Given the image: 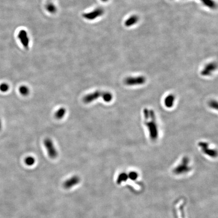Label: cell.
<instances>
[{
	"instance_id": "obj_1",
	"label": "cell",
	"mask_w": 218,
	"mask_h": 218,
	"mask_svg": "<svg viewBox=\"0 0 218 218\" xmlns=\"http://www.w3.org/2000/svg\"><path fill=\"white\" fill-rule=\"evenodd\" d=\"M143 115L144 119H150L149 122H145V125L148 129L150 139L156 140L158 136V130L155 112L151 110H149L145 108L143 110Z\"/></svg>"
},
{
	"instance_id": "obj_2",
	"label": "cell",
	"mask_w": 218,
	"mask_h": 218,
	"mask_svg": "<svg viewBox=\"0 0 218 218\" xmlns=\"http://www.w3.org/2000/svg\"><path fill=\"white\" fill-rule=\"evenodd\" d=\"M99 98H102L105 102L109 103L112 100L113 95L108 91L97 90L84 96L83 101L85 104H90Z\"/></svg>"
},
{
	"instance_id": "obj_3",
	"label": "cell",
	"mask_w": 218,
	"mask_h": 218,
	"mask_svg": "<svg viewBox=\"0 0 218 218\" xmlns=\"http://www.w3.org/2000/svg\"><path fill=\"white\" fill-rule=\"evenodd\" d=\"M44 143L49 156L53 159L57 158L58 155V152L54 146L53 141L50 138H46L44 140Z\"/></svg>"
},
{
	"instance_id": "obj_4",
	"label": "cell",
	"mask_w": 218,
	"mask_h": 218,
	"mask_svg": "<svg viewBox=\"0 0 218 218\" xmlns=\"http://www.w3.org/2000/svg\"><path fill=\"white\" fill-rule=\"evenodd\" d=\"M146 82V78L143 76H139L136 77H129L125 79V84L129 85H139L144 84Z\"/></svg>"
},
{
	"instance_id": "obj_5",
	"label": "cell",
	"mask_w": 218,
	"mask_h": 218,
	"mask_svg": "<svg viewBox=\"0 0 218 218\" xmlns=\"http://www.w3.org/2000/svg\"><path fill=\"white\" fill-rule=\"evenodd\" d=\"M199 146L201 148L202 150L205 155L211 157L212 158L216 157L217 156V150L209 149V145L208 143L206 142H202L198 143Z\"/></svg>"
},
{
	"instance_id": "obj_6",
	"label": "cell",
	"mask_w": 218,
	"mask_h": 218,
	"mask_svg": "<svg viewBox=\"0 0 218 218\" xmlns=\"http://www.w3.org/2000/svg\"><path fill=\"white\" fill-rule=\"evenodd\" d=\"M80 181L79 177L74 176L65 181L63 183V187L65 189H70L78 184Z\"/></svg>"
},
{
	"instance_id": "obj_7",
	"label": "cell",
	"mask_w": 218,
	"mask_h": 218,
	"mask_svg": "<svg viewBox=\"0 0 218 218\" xmlns=\"http://www.w3.org/2000/svg\"><path fill=\"white\" fill-rule=\"evenodd\" d=\"M217 69V64L215 63H211L207 64L201 71V75L203 76L211 75Z\"/></svg>"
},
{
	"instance_id": "obj_8",
	"label": "cell",
	"mask_w": 218,
	"mask_h": 218,
	"mask_svg": "<svg viewBox=\"0 0 218 218\" xmlns=\"http://www.w3.org/2000/svg\"><path fill=\"white\" fill-rule=\"evenodd\" d=\"M175 97L173 95H169L164 99V104L167 108H172L174 105Z\"/></svg>"
},
{
	"instance_id": "obj_9",
	"label": "cell",
	"mask_w": 218,
	"mask_h": 218,
	"mask_svg": "<svg viewBox=\"0 0 218 218\" xmlns=\"http://www.w3.org/2000/svg\"><path fill=\"white\" fill-rule=\"evenodd\" d=\"M138 20V17L136 16V15H133V16H131L130 18H129L126 20V21L125 22V25L126 26H131L133 25H134V24H135L137 22Z\"/></svg>"
},
{
	"instance_id": "obj_10",
	"label": "cell",
	"mask_w": 218,
	"mask_h": 218,
	"mask_svg": "<svg viewBox=\"0 0 218 218\" xmlns=\"http://www.w3.org/2000/svg\"><path fill=\"white\" fill-rule=\"evenodd\" d=\"M66 109L64 108H61L55 114V117L58 120L62 119L66 114Z\"/></svg>"
},
{
	"instance_id": "obj_11",
	"label": "cell",
	"mask_w": 218,
	"mask_h": 218,
	"mask_svg": "<svg viewBox=\"0 0 218 218\" xmlns=\"http://www.w3.org/2000/svg\"><path fill=\"white\" fill-rule=\"evenodd\" d=\"M200 1L205 6L210 8L212 9H215L217 7L216 2L214 1L213 0H200Z\"/></svg>"
},
{
	"instance_id": "obj_12",
	"label": "cell",
	"mask_w": 218,
	"mask_h": 218,
	"mask_svg": "<svg viewBox=\"0 0 218 218\" xmlns=\"http://www.w3.org/2000/svg\"><path fill=\"white\" fill-rule=\"evenodd\" d=\"M19 91L22 95L24 96H27L30 93V89L26 86L25 85L21 86L19 88Z\"/></svg>"
},
{
	"instance_id": "obj_13",
	"label": "cell",
	"mask_w": 218,
	"mask_h": 218,
	"mask_svg": "<svg viewBox=\"0 0 218 218\" xmlns=\"http://www.w3.org/2000/svg\"><path fill=\"white\" fill-rule=\"evenodd\" d=\"M35 158L32 157H27L25 158L24 162L26 164V165H27L28 166H31L33 165L34 163H35Z\"/></svg>"
},
{
	"instance_id": "obj_14",
	"label": "cell",
	"mask_w": 218,
	"mask_h": 218,
	"mask_svg": "<svg viewBox=\"0 0 218 218\" xmlns=\"http://www.w3.org/2000/svg\"><path fill=\"white\" fill-rule=\"evenodd\" d=\"M9 90V85L7 83H3L0 84V90L2 92H7Z\"/></svg>"
},
{
	"instance_id": "obj_15",
	"label": "cell",
	"mask_w": 218,
	"mask_h": 218,
	"mask_svg": "<svg viewBox=\"0 0 218 218\" xmlns=\"http://www.w3.org/2000/svg\"><path fill=\"white\" fill-rule=\"evenodd\" d=\"M209 105L211 107V108L217 110L218 109V103L216 101H211L209 104Z\"/></svg>"
},
{
	"instance_id": "obj_16",
	"label": "cell",
	"mask_w": 218,
	"mask_h": 218,
	"mask_svg": "<svg viewBox=\"0 0 218 218\" xmlns=\"http://www.w3.org/2000/svg\"><path fill=\"white\" fill-rule=\"evenodd\" d=\"M1 128H2V122H1V120H0V130H1Z\"/></svg>"
}]
</instances>
